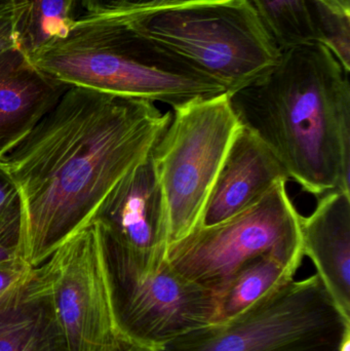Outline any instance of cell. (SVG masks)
I'll list each match as a JSON object with an SVG mask.
<instances>
[{"label": "cell", "mask_w": 350, "mask_h": 351, "mask_svg": "<svg viewBox=\"0 0 350 351\" xmlns=\"http://www.w3.org/2000/svg\"><path fill=\"white\" fill-rule=\"evenodd\" d=\"M172 121L144 99L69 86L0 160L22 206L18 256L37 267L92 224L107 196L151 154Z\"/></svg>", "instance_id": "6da1fadb"}, {"label": "cell", "mask_w": 350, "mask_h": 351, "mask_svg": "<svg viewBox=\"0 0 350 351\" xmlns=\"http://www.w3.org/2000/svg\"><path fill=\"white\" fill-rule=\"evenodd\" d=\"M240 125L304 191H350L349 72L318 41L283 49L277 65L228 95Z\"/></svg>", "instance_id": "7a4b0ae2"}, {"label": "cell", "mask_w": 350, "mask_h": 351, "mask_svg": "<svg viewBox=\"0 0 350 351\" xmlns=\"http://www.w3.org/2000/svg\"><path fill=\"white\" fill-rule=\"evenodd\" d=\"M29 58L66 86L164 103L172 109L227 94L221 84L138 36L102 8L82 12L67 36Z\"/></svg>", "instance_id": "3957f363"}, {"label": "cell", "mask_w": 350, "mask_h": 351, "mask_svg": "<svg viewBox=\"0 0 350 351\" xmlns=\"http://www.w3.org/2000/svg\"><path fill=\"white\" fill-rule=\"evenodd\" d=\"M102 10L221 84L228 95L262 77L281 58L282 49L248 0L131 2Z\"/></svg>", "instance_id": "277c9868"}, {"label": "cell", "mask_w": 350, "mask_h": 351, "mask_svg": "<svg viewBox=\"0 0 350 351\" xmlns=\"http://www.w3.org/2000/svg\"><path fill=\"white\" fill-rule=\"evenodd\" d=\"M350 317L318 274L271 289L224 321L193 330L162 351H338Z\"/></svg>", "instance_id": "5b68a950"}, {"label": "cell", "mask_w": 350, "mask_h": 351, "mask_svg": "<svg viewBox=\"0 0 350 351\" xmlns=\"http://www.w3.org/2000/svg\"><path fill=\"white\" fill-rule=\"evenodd\" d=\"M101 234L117 315L132 348L162 351L176 338L219 322L221 300L213 291L181 276L168 260L138 255Z\"/></svg>", "instance_id": "8992f818"}, {"label": "cell", "mask_w": 350, "mask_h": 351, "mask_svg": "<svg viewBox=\"0 0 350 351\" xmlns=\"http://www.w3.org/2000/svg\"><path fill=\"white\" fill-rule=\"evenodd\" d=\"M227 94L173 109L151 152L170 220V245L199 228L212 188L242 129Z\"/></svg>", "instance_id": "52a82bcc"}, {"label": "cell", "mask_w": 350, "mask_h": 351, "mask_svg": "<svg viewBox=\"0 0 350 351\" xmlns=\"http://www.w3.org/2000/svg\"><path fill=\"white\" fill-rule=\"evenodd\" d=\"M300 216L287 181L244 212L209 227H199L168 245L166 260L187 280L220 297L234 274L253 258L273 250L302 247Z\"/></svg>", "instance_id": "ba28073f"}, {"label": "cell", "mask_w": 350, "mask_h": 351, "mask_svg": "<svg viewBox=\"0 0 350 351\" xmlns=\"http://www.w3.org/2000/svg\"><path fill=\"white\" fill-rule=\"evenodd\" d=\"M43 266L67 351H125L112 278L98 223L58 247Z\"/></svg>", "instance_id": "9c48e42d"}, {"label": "cell", "mask_w": 350, "mask_h": 351, "mask_svg": "<svg viewBox=\"0 0 350 351\" xmlns=\"http://www.w3.org/2000/svg\"><path fill=\"white\" fill-rule=\"evenodd\" d=\"M95 222L103 234L129 251L150 259H166L170 220L151 154L115 186Z\"/></svg>", "instance_id": "30bf717a"}, {"label": "cell", "mask_w": 350, "mask_h": 351, "mask_svg": "<svg viewBox=\"0 0 350 351\" xmlns=\"http://www.w3.org/2000/svg\"><path fill=\"white\" fill-rule=\"evenodd\" d=\"M289 176L277 156L242 128L234 138L208 198L199 227L219 224L256 204Z\"/></svg>", "instance_id": "8fae6325"}, {"label": "cell", "mask_w": 350, "mask_h": 351, "mask_svg": "<svg viewBox=\"0 0 350 351\" xmlns=\"http://www.w3.org/2000/svg\"><path fill=\"white\" fill-rule=\"evenodd\" d=\"M0 351H67L43 264L0 294Z\"/></svg>", "instance_id": "7c38bea8"}, {"label": "cell", "mask_w": 350, "mask_h": 351, "mask_svg": "<svg viewBox=\"0 0 350 351\" xmlns=\"http://www.w3.org/2000/svg\"><path fill=\"white\" fill-rule=\"evenodd\" d=\"M68 88L40 71L20 47L0 55V160L31 133Z\"/></svg>", "instance_id": "4fadbf2b"}, {"label": "cell", "mask_w": 350, "mask_h": 351, "mask_svg": "<svg viewBox=\"0 0 350 351\" xmlns=\"http://www.w3.org/2000/svg\"><path fill=\"white\" fill-rule=\"evenodd\" d=\"M304 256L341 311L350 317V191H333L300 218Z\"/></svg>", "instance_id": "5bb4252c"}, {"label": "cell", "mask_w": 350, "mask_h": 351, "mask_svg": "<svg viewBox=\"0 0 350 351\" xmlns=\"http://www.w3.org/2000/svg\"><path fill=\"white\" fill-rule=\"evenodd\" d=\"M304 257L300 247L273 250L247 262L222 295L219 322L240 313L275 287L294 280Z\"/></svg>", "instance_id": "9a60e30c"}, {"label": "cell", "mask_w": 350, "mask_h": 351, "mask_svg": "<svg viewBox=\"0 0 350 351\" xmlns=\"http://www.w3.org/2000/svg\"><path fill=\"white\" fill-rule=\"evenodd\" d=\"M20 47L28 56L67 36L82 14V0H12Z\"/></svg>", "instance_id": "2e32d148"}, {"label": "cell", "mask_w": 350, "mask_h": 351, "mask_svg": "<svg viewBox=\"0 0 350 351\" xmlns=\"http://www.w3.org/2000/svg\"><path fill=\"white\" fill-rule=\"evenodd\" d=\"M279 49L316 41L308 0H248Z\"/></svg>", "instance_id": "e0dca14e"}, {"label": "cell", "mask_w": 350, "mask_h": 351, "mask_svg": "<svg viewBox=\"0 0 350 351\" xmlns=\"http://www.w3.org/2000/svg\"><path fill=\"white\" fill-rule=\"evenodd\" d=\"M308 1L316 41L328 47L350 72V16L336 14L318 0Z\"/></svg>", "instance_id": "ac0fdd59"}, {"label": "cell", "mask_w": 350, "mask_h": 351, "mask_svg": "<svg viewBox=\"0 0 350 351\" xmlns=\"http://www.w3.org/2000/svg\"><path fill=\"white\" fill-rule=\"evenodd\" d=\"M22 206L14 182L0 172V243L16 250L20 247Z\"/></svg>", "instance_id": "d6986e66"}, {"label": "cell", "mask_w": 350, "mask_h": 351, "mask_svg": "<svg viewBox=\"0 0 350 351\" xmlns=\"http://www.w3.org/2000/svg\"><path fill=\"white\" fill-rule=\"evenodd\" d=\"M16 47H20V43L14 2L12 0L0 1V55Z\"/></svg>", "instance_id": "ffe728a7"}, {"label": "cell", "mask_w": 350, "mask_h": 351, "mask_svg": "<svg viewBox=\"0 0 350 351\" xmlns=\"http://www.w3.org/2000/svg\"><path fill=\"white\" fill-rule=\"evenodd\" d=\"M135 1H137V0H82V12H92L99 10V8H104V6L112 5V4L129 3V2Z\"/></svg>", "instance_id": "44dd1931"}, {"label": "cell", "mask_w": 350, "mask_h": 351, "mask_svg": "<svg viewBox=\"0 0 350 351\" xmlns=\"http://www.w3.org/2000/svg\"><path fill=\"white\" fill-rule=\"evenodd\" d=\"M339 14L350 16V0H318Z\"/></svg>", "instance_id": "7402d4cb"}, {"label": "cell", "mask_w": 350, "mask_h": 351, "mask_svg": "<svg viewBox=\"0 0 350 351\" xmlns=\"http://www.w3.org/2000/svg\"><path fill=\"white\" fill-rule=\"evenodd\" d=\"M20 258L18 251L12 247H6L3 243H0V264L12 261V260Z\"/></svg>", "instance_id": "603a6c76"}, {"label": "cell", "mask_w": 350, "mask_h": 351, "mask_svg": "<svg viewBox=\"0 0 350 351\" xmlns=\"http://www.w3.org/2000/svg\"><path fill=\"white\" fill-rule=\"evenodd\" d=\"M338 351H350V331H347L343 336Z\"/></svg>", "instance_id": "cb8c5ba5"}, {"label": "cell", "mask_w": 350, "mask_h": 351, "mask_svg": "<svg viewBox=\"0 0 350 351\" xmlns=\"http://www.w3.org/2000/svg\"><path fill=\"white\" fill-rule=\"evenodd\" d=\"M164 1H174V0H137L135 2H164ZM131 3V2H129Z\"/></svg>", "instance_id": "d4e9b609"}, {"label": "cell", "mask_w": 350, "mask_h": 351, "mask_svg": "<svg viewBox=\"0 0 350 351\" xmlns=\"http://www.w3.org/2000/svg\"><path fill=\"white\" fill-rule=\"evenodd\" d=\"M132 351H144V350H134V348H133V350H132Z\"/></svg>", "instance_id": "484cf974"}, {"label": "cell", "mask_w": 350, "mask_h": 351, "mask_svg": "<svg viewBox=\"0 0 350 351\" xmlns=\"http://www.w3.org/2000/svg\"><path fill=\"white\" fill-rule=\"evenodd\" d=\"M132 350H133V348H129V350H125V351H132Z\"/></svg>", "instance_id": "4316f807"}, {"label": "cell", "mask_w": 350, "mask_h": 351, "mask_svg": "<svg viewBox=\"0 0 350 351\" xmlns=\"http://www.w3.org/2000/svg\"><path fill=\"white\" fill-rule=\"evenodd\" d=\"M0 1H8V0H0Z\"/></svg>", "instance_id": "83f0119b"}]
</instances>
